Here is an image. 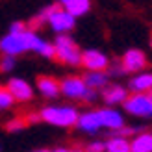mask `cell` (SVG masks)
Masks as SVG:
<instances>
[{"label":"cell","instance_id":"7","mask_svg":"<svg viewBox=\"0 0 152 152\" xmlns=\"http://www.w3.org/2000/svg\"><path fill=\"white\" fill-rule=\"evenodd\" d=\"M110 58L106 52L98 48H86L82 50V67L87 72H96V71H108L110 69Z\"/></svg>","mask_w":152,"mask_h":152},{"label":"cell","instance_id":"19","mask_svg":"<svg viewBox=\"0 0 152 152\" xmlns=\"http://www.w3.org/2000/svg\"><path fill=\"white\" fill-rule=\"evenodd\" d=\"M106 152H130V139L110 135L106 139Z\"/></svg>","mask_w":152,"mask_h":152},{"label":"cell","instance_id":"8","mask_svg":"<svg viewBox=\"0 0 152 152\" xmlns=\"http://www.w3.org/2000/svg\"><path fill=\"white\" fill-rule=\"evenodd\" d=\"M121 65L126 71V74L143 72V69L147 67V54L139 48H128L121 58Z\"/></svg>","mask_w":152,"mask_h":152},{"label":"cell","instance_id":"22","mask_svg":"<svg viewBox=\"0 0 152 152\" xmlns=\"http://www.w3.org/2000/svg\"><path fill=\"white\" fill-rule=\"evenodd\" d=\"M15 65H17V58H13V56H4L2 59H0V72L10 74V72L15 69Z\"/></svg>","mask_w":152,"mask_h":152},{"label":"cell","instance_id":"3","mask_svg":"<svg viewBox=\"0 0 152 152\" xmlns=\"http://www.w3.org/2000/svg\"><path fill=\"white\" fill-rule=\"evenodd\" d=\"M61 96L69 100H78V102H95L98 96V91H93L87 87L83 76L78 74H67L61 80Z\"/></svg>","mask_w":152,"mask_h":152},{"label":"cell","instance_id":"18","mask_svg":"<svg viewBox=\"0 0 152 152\" xmlns=\"http://www.w3.org/2000/svg\"><path fill=\"white\" fill-rule=\"evenodd\" d=\"M50 10H52V4L50 6H45L43 10H39L32 19H30L26 24H28V28L30 30H34V32H39V30L48 22V15H50Z\"/></svg>","mask_w":152,"mask_h":152},{"label":"cell","instance_id":"14","mask_svg":"<svg viewBox=\"0 0 152 152\" xmlns=\"http://www.w3.org/2000/svg\"><path fill=\"white\" fill-rule=\"evenodd\" d=\"M128 91L130 93H150L152 91V72H137L128 80Z\"/></svg>","mask_w":152,"mask_h":152},{"label":"cell","instance_id":"26","mask_svg":"<svg viewBox=\"0 0 152 152\" xmlns=\"http://www.w3.org/2000/svg\"><path fill=\"white\" fill-rule=\"evenodd\" d=\"M28 30V24L26 22H22V20H15L10 24V30H7V34H22V32H26Z\"/></svg>","mask_w":152,"mask_h":152},{"label":"cell","instance_id":"31","mask_svg":"<svg viewBox=\"0 0 152 152\" xmlns=\"http://www.w3.org/2000/svg\"><path fill=\"white\" fill-rule=\"evenodd\" d=\"M0 152H2V145H0Z\"/></svg>","mask_w":152,"mask_h":152},{"label":"cell","instance_id":"5","mask_svg":"<svg viewBox=\"0 0 152 152\" xmlns=\"http://www.w3.org/2000/svg\"><path fill=\"white\" fill-rule=\"evenodd\" d=\"M123 108L132 117L152 119V91L150 93H130Z\"/></svg>","mask_w":152,"mask_h":152},{"label":"cell","instance_id":"4","mask_svg":"<svg viewBox=\"0 0 152 152\" xmlns=\"http://www.w3.org/2000/svg\"><path fill=\"white\" fill-rule=\"evenodd\" d=\"M54 47H56V59L61 65H67V67L82 65V48L69 34L56 35Z\"/></svg>","mask_w":152,"mask_h":152},{"label":"cell","instance_id":"13","mask_svg":"<svg viewBox=\"0 0 152 152\" xmlns=\"http://www.w3.org/2000/svg\"><path fill=\"white\" fill-rule=\"evenodd\" d=\"M76 128L80 132L87 134V135H96L102 130V123H100V117H98V111L96 110L82 111L80 117H78V123H76Z\"/></svg>","mask_w":152,"mask_h":152},{"label":"cell","instance_id":"11","mask_svg":"<svg viewBox=\"0 0 152 152\" xmlns=\"http://www.w3.org/2000/svg\"><path fill=\"white\" fill-rule=\"evenodd\" d=\"M35 87L39 91V95L48 98V100H54L61 95V82H59L56 76H50V74H41L37 76L35 80Z\"/></svg>","mask_w":152,"mask_h":152},{"label":"cell","instance_id":"29","mask_svg":"<svg viewBox=\"0 0 152 152\" xmlns=\"http://www.w3.org/2000/svg\"><path fill=\"white\" fill-rule=\"evenodd\" d=\"M34 152H50L48 148H37V150H34Z\"/></svg>","mask_w":152,"mask_h":152},{"label":"cell","instance_id":"12","mask_svg":"<svg viewBox=\"0 0 152 152\" xmlns=\"http://www.w3.org/2000/svg\"><path fill=\"white\" fill-rule=\"evenodd\" d=\"M100 96L108 108H113V106H123L130 93H128V87L121 86V83H110L108 87L100 91Z\"/></svg>","mask_w":152,"mask_h":152},{"label":"cell","instance_id":"2","mask_svg":"<svg viewBox=\"0 0 152 152\" xmlns=\"http://www.w3.org/2000/svg\"><path fill=\"white\" fill-rule=\"evenodd\" d=\"M41 123L56 126V128H72L78 123L80 111L71 104H50L39 110Z\"/></svg>","mask_w":152,"mask_h":152},{"label":"cell","instance_id":"9","mask_svg":"<svg viewBox=\"0 0 152 152\" xmlns=\"http://www.w3.org/2000/svg\"><path fill=\"white\" fill-rule=\"evenodd\" d=\"M96 111H98V117H100V123H102V130H108L111 134V132H117L123 126H126L124 115L119 110L106 106V108H98Z\"/></svg>","mask_w":152,"mask_h":152},{"label":"cell","instance_id":"28","mask_svg":"<svg viewBox=\"0 0 152 152\" xmlns=\"http://www.w3.org/2000/svg\"><path fill=\"white\" fill-rule=\"evenodd\" d=\"M50 152H83V150L82 148H69V147H56Z\"/></svg>","mask_w":152,"mask_h":152},{"label":"cell","instance_id":"20","mask_svg":"<svg viewBox=\"0 0 152 152\" xmlns=\"http://www.w3.org/2000/svg\"><path fill=\"white\" fill-rule=\"evenodd\" d=\"M26 126H28V123H26V119H22V117H13V119H10V121H7V123L4 124L6 132H10V134L22 132Z\"/></svg>","mask_w":152,"mask_h":152},{"label":"cell","instance_id":"23","mask_svg":"<svg viewBox=\"0 0 152 152\" xmlns=\"http://www.w3.org/2000/svg\"><path fill=\"white\" fill-rule=\"evenodd\" d=\"M39 56L45 58V59H56V47H54V43L45 41V45L39 50Z\"/></svg>","mask_w":152,"mask_h":152},{"label":"cell","instance_id":"24","mask_svg":"<svg viewBox=\"0 0 152 152\" xmlns=\"http://www.w3.org/2000/svg\"><path fill=\"white\" fill-rule=\"evenodd\" d=\"M83 152H106V141H100V139L89 141L83 147Z\"/></svg>","mask_w":152,"mask_h":152},{"label":"cell","instance_id":"15","mask_svg":"<svg viewBox=\"0 0 152 152\" xmlns=\"http://www.w3.org/2000/svg\"><path fill=\"white\" fill-rule=\"evenodd\" d=\"M58 2L65 11H69L76 19H80L91 11V0H58Z\"/></svg>","mask_w":152,"mask_h":152},{"label":"cell","instance_id":"25","mask_svg":"<svg viewBox=\"0 0 152 152\" xmlns=\"http://www.w3.org/2000/svg\"><path fill=\"white\" fill-rule=\"evenodd\" d=\"M106 72L110 74V78H117V76H124V74H126V71L123 69L121 61H119V63H111V65H110V69L106 71Z\"/></svg>","mask_w":152,"mask_h":152},{"label":"cell","instance_id":"1","mask_svg":"<svg viewBox=\"0 0 152 152\" xmlns=\"http://www.w3.org/2000/svg\"><path fill=\"white\" fill-rule=\"evenodd\" d=\"M45 41L47 39H43L37 32L28 28L22 34H6L4 37H0V52L4 56H13V58L26 54V52L39 54Z\"/></svg>","mask_w":152,"mask_h":152},{"label":"cell","instance_id":"10","mask_svg":"<svg viewBox=\"0 0 152 152\" xmlns=\"http://www.w3.org/2000/svg\"><path fill=\"white\" fill-rule=\"evenodd\" d=\"M6 87L11 93V96L15 98V102H30L34 98V87L24 78H17V76L10 78L6 83Z\"/></svg>","mask_w":152,"mask_h":152},{"label":"cell","instance_id":"16","mask_svg":"<svg viewBox=\"0 0 152 152\" xmlns=\"http://www.w3.org/2000/svg\"><path fill=\"white\" fill-rule=\"evenodd\" d=\"M83 80H86V83H87V87H89V89L98 91V93H100L104 87H108V86H110V74L106 72V71L86 72V74H83Z\"/></svg>","mask_w":152,"mask_h":152},{"label":"cell","instance_id":"6","mask_svg":"<svg viewBox=\"0 0 152 152\" xmlns=\"http://www.w3.org/2000/svg\"><path fill=\"white\" fill-rule=\"evenodd\" d=\"M47 26L56 35H63V34L72 32V30L76 28V17H72L69 11H65L59 4H52Z\"/></svg>","mask_w":152,"mask_h":152},{"label":"cell","instance_id":"27","mask_svg":"<svg viewBox=\"0 0 152 152\" xmlns=\"http://www.w3.org/2000/svg\"><path fill=\"white\" fill-rule=\"evenodd\" d=\"M26 123H28V124H37V123H41V115H39V111L28 113V115H26Z\"/></svg>","mask_w":152,"mask_h":152},{"label":"cell","instance_id":"30","mask_svg":"<svg viewBox=\"0 0 152 152\" xmlns=\"http://www.w3.org/2000/svg\"><path fill=\"white\" fill-rule=\"evenodd\" d=\"M150 47H152V35H150Z\"/></svg>","mask_w":152,"mask_h":152},{"label":"cell","instance_id":"21","mask_svg":"<svg viewBox=\"0 0 152 152\" xmlns=\"http://www.w3.org/2000/svg\"><path fill=\"white\" fill-rule=\"evenodd\" d=\"M13 104H15V98L11 96L10 91H7V87H2V86H0V111L11 110Z\"/></svg>","mask_w":152,"mask_h":152},{"label":"cell","instance_id":"17","mask_svg":"<svg viewBox=\"0 0 152 152\" xmlns=\"http://www.w3.org/2000/svg\"><path fill=\"white\" fill-rule=\"evenodd\" d=\"M130 152H152V132H139L130 139Z\"/></svg>","mask_w":152,"mask_h":152}]
</instances>
